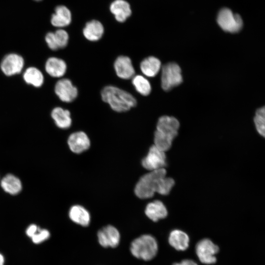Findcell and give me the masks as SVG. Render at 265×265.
<instances>
[{
    "label": "cell",
    "instance_id": "obj_2",
    "mask_svg": "<svg viewBox=\"0 0 265 265\" xmlns=\"http://www.w3.org/2000/svg\"><path fill=\"white\" fill-rule=\"evenodd\" d=\"M101 94L103 101L116 112L128 111L136 105V100L131 94L115 86H105Z\"/></svg>",
    "mask_w": 265,
    "mask_h": 265
},
{
    "label": "cell",
    "instance_id": "obj_15",
    "mask_svg": "<svg viewBox=\"0 0 265 265\" xmlns=\"http://www.w3.org/2000/svg\"><path fill=\"white\" fill-rule=\"evenodd\" d=\"M110 12L119 22H124L132 14L130 4L125 0H115L109 7Z\"/></svg>",
    "mask_w": 265,
    "mask_h": 265
},
{
    "label": "cell",
    "instance_id": "obj_14",
    "mask_svg": "<svg viewBox=\"0 0 265 265\" xmlns=\"http://www.w3.org/2000/svg\"><path fill=\"white\" fill-rule=\"evenodd\" d=\"M71 21V11L64 5H58L56 7L54 13L52 15L51 19V24L59 28L68 26Z\"/></svg>",
    "mask_w": 265,
    "mask_h": 265
},
{
    "label": "cell",
    "instance_id": "obj_26",
    "mask_svg": "<svg viewBox=\"0 0 265 265\" xmlns=\"http://www.w3.org/2000/svg\"><path fill=\"white\" fill-rule=\"evenodd\" d=\"M254 121L258 132L263 137H265V109L264 106L257 110L254 118Z\"/></svg>",
    "mask_w": 265,
    "mask_h": 265
},
{
    "label": "cell",
    "instance_id": "obj_21",
    "mask_svg": "<svg viewBox=\"0 0 265 265\" xmlns=\"http://www.w3.org/2000/svg\"><path fill=\"white\" fill-rule=\"evenodd\" d=\"M69 216L72 221L82 226H87L90 221L89 212L80 205L72 206L69 210Z\"/></svg>",
    "mask_w": 265,
    "mask_h": 265
},
{
    "label": "cell",
    "instance_id": "obj_19",
    "mask_svg": "<svg viewBox=\"0 0 265 265\" xmlns=\"http://www.w3.org/2000/svg\"><path fill=\"white\" fill-rule=\"evenodd\" d=\"M67 69L65 62L55 57L49 58L46 61L45 69L47 73L53 77L60 78L63 76Z\"/></svg>",
    "mask_w": 265,
    "mask_h": 265
},
{
    "label": "cell",
    "instance_id": "obj_33",
    "mask_svg": "<svg viewBox=\"0 0 265 265\" xmlns=\"http://www.w3.org/2000/svg\"><path fill=\"white\" fill-rule=\"evenodd\" d=\"M5 259L4 255L0 252V265H5Z\"/></svg>",
    "mask_w": 265,
    "mask_h": 265
},
{
    "label": "cell",
    "instance_id": "obj_13",
    "mask_svg": "<svg viewBox=\"0 0 265 265\" xmlns=\"http://www.w3.org/2000/svg\"><path fill=\"white\" fill-rule=\"evenodd\" d=\"M114 68L117 76L122 79H132L135 75V70L131 59L127 56H118L114 61Z\"/></svg>",
    "mask_w": 265,
    "mask_h": 265
},
{
    "label": "cell",
    "instance_id": "obj_16",
    "mask_svg": "<svg viewBox=\"0 0 265 265\" xmlns=\"http://www.w3.org/2000/svg\"><path fill=\"white\" fill-rule=\"evenodd\" d=\"M145 213L149 219L157 222L165 218L168 212L166 207L161 201L156 200L147 205Z\"/></svg>",
    "mask_w": 265,
    "mask_h": 265
},
{
    "label": "cell",
    "instance_id": "obj_32",
    "mask_svg": "<svg viewBox=\"0 0 265 265\" xmlns=\"http://www.w3.org/2000/svg\"><path fill=\"white\" fill-rule=\"evenodd\" d=\"M172 265H198L195 262L191 260H184L180 263H176Z\"/></svg>",
    "mask_w": 265,
    "mask_h": 265
},
{
    "label": "cell",
    "instance_id": "obj_29",
    "mask_svg": "<svg viewBox=\"0 0 265 265\" xmlns=\"http://www.w3.org/2000/svg\"><path fill=\"white\" fill-rule=\"evenodd\" d=\"M50 237V233L48 230L39 228L30 238L33 243L38 244L47 240Z\"/></svg>",
    "mask_w": 265,
    "mask_h": 265
},
{
    "label": "cell",
    "instance_id": "obj_34",
    "mask_svg": "<svg viewBox=\"0 0 265 265\" xmlns=\"http://www.w3.org/2000/svg\"><path fill=\"white\" fill-rule=\"evenodd\" d=\"M36 0V1H40L41 0Z\"/></svg>",
    "mask_w": 265,
    "mask_h": 265
},
{
    "label": "cell",
    "instance_id": "obj_10",
    "mask_svg": "<svg viewBox=\"0 0 265 265\" xmlns=\"http://www.w3.org/2000/svg\"><path fill=\"white\" fill-rule=\"evenodd\" d=\"M54 91L56 95L63 102L70 103L78 96V89L68 79H62L56 82Z\"/></svg>",
    "mask_w": 265,
    "mask_h": 265
},
{
    "label": "cell",
    "instance_id": "obj_3",
    "mask_svg": "<svg viewBox=\"0 0 265 265\" xmlns=\"http://www.w3.org/2000/svg\"><path fill=\"white\" fill-rule=\"evenodd\" d=\"M166 170L163 168L150 171L142 176L137 183L134 192L141 199L153 197L157 190L160 179L166 176Z\"/></svg>",
    "mask_w": 265,
    "mask_h": 265
},
{
    "label": "cell",
    "instance_id": "obj_17",
    "mask_svg": "<svg viewBox=\"0 0 265 265\" xmlns=\"http://www.w3.org/2000/svg\"><path fill=\"white\" fill-rule=\"evenodd\" d=\"M82 32L85 38L89 41H96L103 35L104 27L100 22L93 20L86 24Z\"/></svg>",
    "mask_w": 265,
    "mask_h": 265
},
{
    "label": "cell",
    "instance_id": "obj_8",
    "mask_svg": "<svg viewBox=\"0 0 265 265\" xmlns=\"http://www.w3.org/2000/svg\"><path fill=\"white\" fill-rule=\"evenodd\" d=\"M141 163L144 168L150 171L163 168L166 164L165 152L153 145L150 148L146 156L142 159Z\"/></svg>",
    "mask_w": 265,
    "mask_h": 265
},
{
    "label": "cell",
    "instance_id": "obj_27",
    "mask_svg": "<svg viewBox=\"0 0 265 265\" xmlns=\"http://www.w3.org/2000/svg\"><path fill=\"white\" fill-rule=\"evenodd\" d=\"M174 184L175 181L172 178L165 176L160 179L157 192L161 195H167L170 193Z\"/></svg>",
    "mask_w": 265,
    "mask_h": 265
},
{
    "label": "cell",
    "instance_id": "obj_30",
    "mask_svg": "<svg viewBox=\"0 0 265 265\" xmlns=\"http://www.w3.org/2000/svg\"><path fill=\"white\" fill-rule=\"evenodd\" d=\"M45 41L49 48L53 51L58 49L53 32H49L45 36Z\"/></svg>",
    "mask_w": 265,
    "mask_h": 265
},
{
    "label": "cell",
    "instance_id": "obj_4",
    "mask_svg": "<svg viewBox=\"0 0 265 265\" xmlns=\"http://www.w3.org/2000/svg\"><path fill=\"white\" fill-rule=\"evenodd\" d=\"M130 249L135 258L148 261L156 256L158 251V244L154 237L150 235H143L132 242Z\"/></svg>",
    "mask_w": 265,
    "mask_h": 265
},
{
    "label": "cell",
    "instance_id": "obj_6",
    "mask_svg": "<svg viewBox=\"0 0 265 265\" xmlns=\"http://www.w3.org/2000/svg\"><path fill=\"white\" fill-rule=\"evenodd\" d=\"M217 21L224 31L235 33L239 31L242 26V20L238 14H234L229 9L224 8L219 12Z\"/></svg>",
    "mask_w": 265,
    "mask_h": 265
},
{
    "label": "cell",
    "instance_id": "obj_22",
    "mask_svg": "<svg viewBox=\"0 0 265 265\" xmlns=\"http://www.w3.org/2000/svg\"><path fill=\"white\" fill-rule=\"evenodd\" d=\"M51 116L56 125L59 128L66 129L72 124L70 112L67 109L56 107L53 109Z\"/></svg>",
    "mask_w": 265,
    "mask_h": 265
},
{
    "label": "cell",
    "instance_id": "obj_23",
    "mask_svg": "<svg viewBox=\"0 0 265 265\" xmlns=\"http://www.w3.org/2000/svg\"><path fill=\"white\" fill-rule=\"evenodd\" d=\"M2 188L7 193L15 195L22 190V185L20 180L12 174H7L1 181Z\"/></svg>",
    "mask_w": 265,
    "mask_h": 265
},
{
    "label": "cell",
    "instance_id": "obj_20",
    "mask_svg": "<svg viewBox=\"0 0 265 265\" xmlns=\"http://www.w3.org/2000/svg\"><path fill=\"white\" fill-rule=\"evenodd\" d=\"M161 62L155 56L144 58L140 63V68L143 74L147 77H154L161 69Z\"/></svg>",
    "mask_w": 265,
    "mask_h": 265
},
{
    "label": "cell",
    "instance_id": "obj_25",
    "mask_svg": "<svg viewBox=\"0 0 265 265\" xmlns=\"http://www.w3.org/2000/svg\"><path fill=\"white\" fill-rule=\"evenodd\" d=\"M132 83L136 91L140 94L147 96L151 93V84L144 76L134 75L132 78Z\"/></svg>",
    "mask_w": 265,
    "mask_h": 265
},
{
    "label": "cell",
    "instance_id": "obj_1",
    "mask_svg": "<svg viewBox=\"0 0 265 265\" xmlns=\"http://www.w3.org/2000/svg\"><path fill=\"white\" fill-rule=\"evenodd\" d=\"M179 127V122L176 118L166 115L160 117L154 134V145L165 152L168 150L178 134Z\"/></svg>",
    "mask_w": 265,
    "mask_h": 265
},
{
    "label": "cell",
    "instance_id": "obj_31",
    "mask_svg": "<svg viewBox=\"0 0 265 265\" xmlns=\"http://www.w3.org/2000/svg\"><path fill=\"white\" fill-rule=\"evenodd\" d=\"M39 227L36 225L32 224L30 225L26 230V234L27 237L31 238L38 231Z\"/></svg>",
    "mask_w": 265,
    "mask_h": 265
},
{
    "label": "cell",
    "instance_id": "obj_18",
    "mask_svg": "<svg viewBox=\"0 0 265 265\" xmlns=\"http://www.w3.org/2000/svg\"><path fill=\"white\" fill-rule=\"evenodd\" d=\"M168 242L170 245L175 249L184 251L188 247L189 238L186 233L184 231L174 230L169 235Z\"/></svg>",
    "mask_w": 265,
    "mask_h": 265
},
{
    "label": "cell",
    "instance_id": "obj_11",
    "mask_svg": "<svg viewBox=\"0 0 265 265\" xmlns=\"http://www.w3.org/2000/svg\"><path fill=\"white\" fill-rule=\"evenodd\" d=\"M24 64L23 58L16 53H9L3 58L0 68L6 76H12L20 73Z\"/></svg>",
    "mask_w": 265,
    "mask_h": 265
},
{
    "label": "cell",
    "instance_id": "obj_24",
    "mask_svg": "<svg viewBox=\"0 0 265 265\" xmlns=\"http://www.w3.org/2000/svg\"><path fill=\"white\" fill-rule=\"evenodd\" d=\"M23 78L27 83L35 87L41 86L44 82V77L41 72L33 67H29L25 71Z\"/></svg>",
    "mask_w": 265,
    "mask_h": 265
},
{
    "label": "cell",
    "instance_id": "obj_28",
    "mask_svg": "<svg viewBox=\"0 0 265 265\" xmlns=\"http://www.w3.org/2000/svg\"><path fill=\"white\" fill-rule=\"evenodd\" d=\"M53 33L58 49L65 48L69 41L67 32L63 29L59 28Z\"/></svg>",
    "mask_w": 265,
    "mask_h": 265
},
{
    "label": "cell",
    "instance_id": "obj_9",
    "mask_svg": "<svg viewBox=\"0 0 265 265\" xmlns=\"http://www.w3.org/2000/svg\"><path fill=\"white\" fill-rule=\"evenodd\" d=\"M99 243L103 247L115 248L120 243V235L118 230L112 225L100 229L97 233Z\"/></svg>",
    "mask_w": 265,
    "mask_h": 265
},
{
    "label": "cell",
    "instance_id": "obj_12",
    "mask_svg": "<svg viewBox=\"0 0 265 265\" xmlns=\"http://www.w3.org/2000/svg\"><path fill=\"white\" fill-rule=\"evenodd\" d=\"M67 142L70 149L77 154L83 152L88 149L90 146L89 137L84 132L81 131L71 134Z\"/></svg>",
    "mask_w": 265,
    "mask_h": 265
},
{
    "label": "cell",
    "instance_id": "obj_5",
    "mask_svg": "<svg viewBox=\"0 0 265 265\" xmlns=\"http://www.w3.org/2000/svg\"><path fill=\"white\" fill-rule=\"evenodd\" d=\"M183 81L181 69L174 62L168 63L161 68V86L165 91H169L180 85Z\"/></svg>",
    "mask_w": 265,
    "mask_h": 265
},
{
    "label": "cell",
    "instance_id": "obj_7",
    "mask_svg": "<svg viewBox=\"0 0 265 265\" xmlns=\"http://www.w3.org/2000/svg\"><path fill=\"white\" fill-rule=\"evenodd\" d=\"M195 250L202 263L212 264L216 262L215 255L218 251V247L210 239L205 238L199 241L196 244Z\"/></svg>",
    "mask_w": 265,
    "mask_h": 265
}]
</instances>
